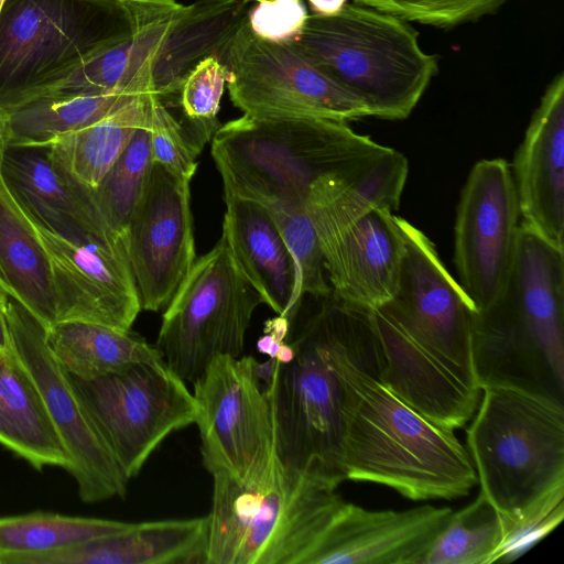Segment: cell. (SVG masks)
<instances>
[{
	"instance_id": "8992f818",
	"label": "cell",
	"mask_w": 564,
	"mask_h": 564,
	"mask_svg": "<svg viewBox=\"0 0 564 564\" xmlns=\"http://www.w3.org/2000/svg\"><path fill=\"white\" fill-rule=\"evenodd\" d=\"M288 43L381 119L408 118L438 72L408 21L355 3L308 15Z\"/></svg>"
},
{
	"instance_id": "d6a6232c",
	"label": "cell",
	"mask_w": 564,
	"mask_h": 564,
	"mask_svg": "<svg viewBox=\"0 0 564 564\" xmlns=\"http://www.w3.org/2000/svg\"><path fill=\"white\" fill-rule=\"evenodd\" d=\"M508 0H354L404 21L453 28L496 13Z\"/></svg>"
},
{
	"instance_id": "f35d334b",
	"label": "cell",
	"mask_w": 564,
	"mask_h": 564,
	"mask_svg": "<svg viewBox=\"0 0 564 564\" xmlns=\"http://www.w3.org/2000/svg\"><path fill=\"white\" fill-rule=\"evenodd\" d=\"M278 360L275 358H270L263 362H259L257 360L254 365V373L257 379L260 381L262 387H268L271 384L274 373L276 370Z\"/></svg>"
},
{
	"instance_id": "4dcf8cb0",
	"label": "cell",
	"mask_w": 564,
	"mask_h": 564,
	"mask_svg": "<svg viewBox=\"0 0 564 564\" xmlns=\"http://www.w3.org/2000/svg\"><path fill=\"white\" fill-rule=\"evenodd\" d=\"M151 162L148 121L135 131L128 147L98 187L90 189L101 216L124 241L128 224Z\"/></svg>"
},
{
	"instance_id": "2e32d148",
	"label": "cell",
	"mask_w": 564,
	"mask_h": 564,
	"mask_svg": "<svg viewBox=\"0 0 564 564\" xmlns=\"http://www.w3.org/2000/svg\"><path fill=\"white\" fill-rule=\"evenodd\" d=\"M30 220L50 260L56 323L131 329L141 306L126 242L69 240Z\"/></svg>"
},
{
	"instance_id": "9a60e30c",
	"label": "cell",
	"mask_w": 564,
	"mask_h": 564,
	"mask_svg": "<svg viewBox=\"0 0 564 564\" xmlns=\"http://www.w3.org/2000/svg\"><path fill=\"white\" fill-rule=\"evenodd\" d=\"M189 183L151 162L126 236L141 310L165 308L196 260Z\"/></svg>"
},
{
	"instance_id": "b9f144b4",
	"label": "cell",
	"mask_w": 564,
	"mask_h": 564,
	"mask_svg": "<svg viewBox=\"0 0 564 564\" xmlns=\"http://www.w3.org/2000/svg\"><path fill=\"white\" fill-rule=\"evenodd\" d=\"M3 3H4V0H0V12H1Z\"/></svg>"
},
{
	"instance_id": "d4e9b609",
	"label": "cell",
	"mask_w": 564,
	"mask_h": 564,
	"mask_svg": "<svg viewBox=\"0 0 564 564\" xmlns=\"http://www.w3.org/2000/svg\"><path fill=\"white\" fill-rule=\"evenodd\" d=\"M0 288L45 328L56 324L51 265L34 227L0 172Z\"/></svg>"
},
{
	"instance_id": "74e56055",
	"label": "cell",
	"mask_w": 564,
	"mask_h": 564,
	"mask_svg": "<svg viewBox=\"0 0 564 564\" xmlns=\"http://www.w3.org/2000/svg\"><path fill=\"white\" fill-rule=\"evenodd\" d=\"M314 14L334 15L341 11L347 0H307Z\"/></svg>"
},
{
	"instance_id": "30bf717a",
	"label": "cell",
	"mask_w": 564,
	"mask_h": 564,
	"mask_svg": "<svg viewBox=\"0 0 564 564\" xmlns=\"http://www.w3.org/2000/svg\"><path fill=\"white\" fill-rule=\"evenodd\" d=\"M473 358L480 389L506 388L564 404V307L533 291H506L474 314Z\"/></svg>"
},
{
	"instance_id": "6da1fadb",
	"label": "cell",
	"mask_w": 564,
	"mask_h": 564,
	"mask_svg": "<svg viewBox=\"0 0 564 564\" xmlns=\"http://www.w3.org/2000/svg\"><path fill=\"white\" fill-rule=\"evenodd\" d=\"M301 303L286 341L294 355L278 362L269 399L275 454L284 468L328 487L343 482L347 360L376 339L370 311L332 293Z\"/></svg>"
},
{
	"instance_id": "ee69618b",
	"label": "cell",
	"mask_w": 564,
	"mask_h": 564,
	"mask_svg": "<svg viewBox=\"0 0 564 564\" xmlns=\"http://www.w3.org/2000/svg\"><path fill=\"white\" fill-rule=\"evenodd\" d=\"M2 354H3V351H2V350H0V356H1Z\"/></svg>"
},
{
	"instance_id": "9c48e42d",
	"label": "cell",
	"mask_w": 564,
	"mask_h": 564,
	"mask_svg": "<svg viewBox=\"0 0 564 564\" xmlns=\"http://www.w3.org/2000/svg\"><path fill=\"white\" fill-rule=\"evenodd\" d=\"M68 377L129 480L171 433L195 423L193 393L162 358L139 361L94 379Z\"/></svg>"
},
{
	"instance_id": "d590c367",
	"label": "cell",
	"mask_w": 564,
	"mask_h": 564,
	"mask_svg": "<svg viewBox=\"0 0 564 564\" xmlns=\"http://www.w3.org/2000/svg\"><path fill=\"white\" fill-rule=\"evenodd\" d=\"M290 322L286 317L276 315L264 323V334L271 335L278 341H284L290 332Z\"/></svg>"
},
{
	"instance_id": "4316f807",
	"label": "cell",
	"mask_w": 564,
	"mask_h": 564,
	"mask_svg": "<svg viewBox=\"0 0 564 564\" xmlns=\"http://www.w3.org/2000/svg\"><path fill=\"white\" fill-rule=\"evenodd\" d=\"M45 338L59 366L80 379H94L139 361L162 358L154 345L131 329L97 323H56L45 328Z\"/></svg>"
},
{
	"instance_id": "1f68e13d",
	"label": "cell",
	"mask_w": 564,
	"mask_h": 564,
	"mask_svg": "<svg viewBox=\"0 0 564 564\" xmlns=\"http://www.w3.org/2000/svg\"><path fill=\"white\" fill-rule=\"evenodd\" d=\"M187 121L188 124H183L166 108L161 98L150 95L151 159L175 177L191 183L197 169V156L219 123L217 120L191 121L187 119Z\"/></svg>"
},
{
	"instance_id": "e575fe53",
	"label": "cell",
	"mask_w": 564,
	"mask_h": 564,
	"mask_svg": "<svg viewBox=\"0 0 564 564\" xmlns=\"http://www.w3.org/2000/svg\"><path fill=\"white\" fill-rule=\"evenodd\" d=\"M308 14L302 0H265L247 12V23L258 37L286 43L304 29Z\"/></svg>"
},
{
	"instance_id": "3957f363",
	"label": "cell",
	"mask_w": 564,
	"mask_h": 564,
	"mask_svg": "<svg viewBox=\"0 0 564 564\" xmlns=\"http://www.w3.org/2000/svg\"><path fill=\"white\" fill-rule=\"evenodd\" d=\"M389 149L346 122L303 117L243 115L219 126L212 141L224 189L261 204L276 226L307 215L317 178L358 170Z\"/></svg>"
},
{
	"instance_id": "e0dca14e",
	"label": "cell",
	"mask_w": 564,
	"mask_h": 564,
	"mask_svg": "<svg viewBox=\"0 0 564 564\" xmlns=\"http://www.w3.org/2000/svg\"><path fill=\"white\" fill-rule=\"evenodd\" d=\"M452 512L431 505L375 511L344 501L305 564H420Z\"/></svg>"
},
{
	"instance_id": "7bdbcfd3",
	"label": "cell",
	"mask_w": 564,
	"mask_h": 564,
	"mask_svg": "<svg viewBox=\"0 0 564 564\" xmlns=\"http://www.w3.org/2000/svg\"><path fill=\"white\" fill-rule=\"evenodd\" d=\"M248 1H256V2H260V1H265V0H248Z\"/></svg>"
},
{
	"instance_id": "4fadbf2b",
	"label": "cell",
	"mask_w": 564,
	"mask_h": 564,
	"mask_svg": "<svg viewBox=\"0 0 564 564\" xmlns=\"http://www.w3.org/2000/svg\"><path fill=\"white\" fill-rule=\"evenodd\" d=\"M12 350L35 381L69 457L67 471L86 503L123 498L129 479L82 405L67 372L52 355L45 327L6 293Z\"/></svg>"
},
{
	"instance_id": "8d00e7d4",
	"label": "cell",
	"mask_w": 564,
	"mask_h": 564,
	"mask_svg": "<svg viewBox=\"0 0 564 564\" xmlns=\"http://www.w3.org/2000/svg\"><path fill=\"white\" fill-rule=\"evenodd\" d=\"M0 350L12 351L11 337L6 315V292L0 288Z\"/></svg>"
},
{
	"instance_id": "ffe728a7",
	"label": "cell",
	"mask_w": 564,
	"mask_h": 564,
	"mask_svg": "<svg viewBox=\"0 0 564 564\" xmlns=\"http://www.w3.org/2000/svg\"><path fill=\"white\" fill-rule=\"evenodd\" d=\"M521 224L564 249V74L546 87L513 160Z\"/></svg>"
},
{
	"instance_id": "7a4b0ae2",
	"label": "cell",
	"mask_w": 564,
	"mask_h": 564,
	"mask_svg": "<svg viewBox=\"0 0 564 564\" xmlns=\"http://www.w3.org/2000/svg\"><path fill=\"white\" fill-rule=\"evenodd\" d=\"M377 338L349 357L341 471L422 501L465 497L478 482L467 448L380 380Z\"/></svg>"
},
{
	"instance_id": "83f0119b",
	"label": "cell",
	"mask_w": 564,
	"mask_h": 564,
	"mask_svg": "<svg viewBox=\"0 0 564 564\" xmlns=\"http://www.w3.org/2000/svg\"><path fill=\"white\" fill-rule=\"evenodd\" d=\"M131 522L31 512L0 518V564H35L40 558L122 532Z\"/></svg>"
},
{
	"instance_id": "5bb4252c",
	"label": "cell",
	"mask_w": 564,
	"mask_h": 564,
	"mask_svg": "<svg viewBox=\"0 0 564 564\" xmlns=\"http://www.w3.org/2000/svg\"><path fill=\"white\" fill-rule=\"evenodd\" d=\"M519 219L511 166L503 159L477 162L460 194L454 243L459 285L475 313L494 306L506 291Z\"/></svg>"
},
{
	"instance_id": "d6986e66",
	"label": "cell",
	"mask_w": 564,
	"mask_h": 564,
	"mask_svg": "<svg viewBox=\"0 0 564 564\" xmlns=\"http://www.w3.org/2000/svg\"><path fill=\"white\" fill-rule=\"evenodd\" d=\"M122 1L129 12L123 36L35 97L152 94L154 67L186 6L176 0Z\"/></svg>"
},
{
	"instance_id": "52a82bcc",
	"label": "cell",
	"mask_w": 564,
	"mask_h": 564,
	"mask_svg": "<svg viewBox=\"0 0 564 564\" xmlns=\"http://www.w3.org/2000/svg\"><path fill=\"white\" fill-rule=\"evenodd\" d=\"M122 0H4L0 12V107L37 96L123 36Z\"/></svg>"
},
{
	"instance_id": "44dd1931",
	"label": "cell",
	"mask_w": 564,
	"mask_h": 564,
	"mask_svg": "<svg viewBox=\"0 0 564 564\" xmlns=\"http://www.w3.org/2000/svg\"><path fill=\"white\" fill-rule=\"evenodd\" d=\"M0 172L14 199L42 227L69 240L124 241L101 216L91 191L61 169L45 145L8 144Z\"/></svg>"
},
{
	"instance_id": "603a6c76",
	"label": "cell",
	"mask_w": 564,
	"mask_h": 564,
	"mask_svg": "<svg viewBox=\"0 0 564 564\" xmlns=\"http://www.w3.org/2000/svg\"><path fill=\"white\" fill-rule=\"evenodd\" d=\"M208 516L132 523L35 564H206Z\"/></svg>"
},
{
	"instance_id": "7402d4cb",
	"label": "cell",
	"mask_w": 564,
	"mask_h": 564,
	"mask_svg": "<svg viewBox=\"0 0 564 564\" xmlns=\"http://www.w3.org/2000/svg\"><path fill=\"white\" fill-rule=\"evenodd\" d=\"M223 234L243 276L263 303L290 324L301 303L296 299L295 261L268 210L259 203L224 189Z\"/></svg>"
},
{
	"instance_id": "f546056e",
	"label": "cell",
	"mask_w": 564,
	"mask_h": 564,
	"mask_svg": "<svg viewBox=\"0 0 564 564\" xmlns=\"http://www.w3.org/2000/svg\"><path fill=\"white\" fill-rule=\"evenodd\" d=\"M506 528L481 491L468 506L452 512L420 564H491Z\"/></svg>"
},
{
	"instance_id": "ba28073f",
	"label": "cell",
	"mask_w": 564,
	"mask_h": 564,
	"mask_svg": "<svg viewBox=\"0 0 564 564\" xmlns=\"http://www.w3.org/2000/svg\"><path fill=\"white\" fill-rule=\"evenodd\" d=\"M260 294L239 271L225 238L195 260L162 316L154 344L167 366L194 382L218 356L240 357Z\"/></svg>"
},
{
	"instance_id": "60d3db41",
	"label": "cell",
	"mask_w": 564,
	"mask_h": 564,
	"mask_svg": "<svg viewBox=\"0 0 564 564\" xmlns=\"http://www.w3.org/2000/svg\"><path fill=\"white\" fill-rule=\"evenodd\" d=\"M282 343L283 341L275 340L271 335L264 334L258 339L257 348L260 352L268 355L270 358H275Z\"/></svg>"
},
{
	"instance_id": "8fae6325",
	"label": "cell",
	"mask_w": 564,
	"mask_h": 564,
	"mask_svg": "<svg viewBox=\"0 0 564 564\" xmlns=\"http://www.w3.org/2000/svg\"><path fill=\"white\" fill-rule=\"evenodd\" d=\"M218 56L228 70L226 87L230 101L243 115L343 122L371 117L360 99L290 43L270 42L254 35L246 18Z\"/></svg>"
},
{
	"instance_id": "ab89813d",
	"label": "cell",
	"mask_w": 564,
	"mask_h": 564,
	"mask_svg": "<svg viewBox=\"0 0 564 564\" xmlns=\"http://www.w3.org/2000/svg\"><path fill=\"white\" fill-rule=\"evenodd\" d=\"M9 112L4 108L0 107V165L3 153L9 144L10 140V122Z\"/></svg>"
},
{
	"instance_id": "277c9868",
	"label": "cell",
	"mask_w": 564,
	"mask_h": 564,
	"mask_svg": "<svg viewBox=\"0 0 564 564\" xmlns=\"http://www.w3.org/2000/svg\"><path fill=\"white\" fill-rule=\"evenodd\" d=\"M206 564H305L344 503L335 488L288 470L213 475Z\"/></svg>"
},
{
	"instance_id": "484cf974",
	"label": "cell",
	"mask_w": 564,
	"mask_h": 564,
	"mask_svg": "<svg viewBox=\"0 0 564 564\" xmlns=\"http://www.w3.org/2000/svg\"><path fill=\"white\" fill-rule=\"evenodd\" d=\"M150 95H138L100 120L44 144L51 159L84 187L97 188L135 131L148 123Z\"/></svg>"
},
{
	"instance_id": "836d02e7",
	"label": "cell",
	"mask_w": 564,
	"mask_h": 564,
	"mask_svg": "<svg viewBox=\"0 0 564 564\" xmlns=\"http://www.w3.org/2000/svg\"><path fill=\"white\" fill-rule=\"evenodd\" d=\"M227 78V67L218 55L212 54L198 62L180 90V104L186 119L217 120Z\"/></svg>"
},
{
	"instance_id": "ac0fdd59",
	"label": "cell",
	"mask_w": 564,
	"mask_h": 564,
	"mask_svg": "<svg viewBox=\"0 0 564 564\" xmlns=\"http://www.w3.org/2000/svg\"><path fill=\"white\" fill-rule=\"evenodd\" d=\"M316 235L335 297L369 311L390 301L404 256L403 235L391 209L373 208Z\"/></svg>"
},
{
	"instance_id": "7c38bea8",
	"label": "cell",
	"mask_w": 564,
	"mask_h": 564,
	"mask_svg": "<svg viewBox=\"0 0 564 564\" xmlns=\"http://www.w3.org/2000/svg\"><path fill=\"white\" fill-rule=\"evenodd\" d=\"M253 356L215 357L193 382L200 454L210 475L247 480L275 459L271 405Z\"/></svg>"
},
{
	"instance_id": "f1b7e54d",
	"label": "cell",
	"mask_w": 564,
	"mask_h": 564,
	"mask_svg": "<svg viewBox=\"0 0 564 564\" xmlns=\"http://www.w3.org/2000/svg\"><path fill=\"white\" fill-rule=\"evenodd\" d=\"M138 95H44L8 110L9 144L44 145L87 127Z\"/></svg>"
},
{
	"instance_id": "cb8c5ba5",
	"label": "cell",
	"mask_w": 564,
	"mask_h": 564,
	"mask_svg": "<svg viewBox=\"0 0 564 564\" xmlns=\"http://www.w3.org/2000/svg\"><path fill=\"white\" fill-rule=\"evenodd\" d=\"M0 444L35 469L69 466L42 394L13 350L0 356Z\"/></svg>"
},
{
	"instance_id": "5b68a950",
	"label": "cell",
	"mask_w": 564,
	"mask_h": 564,
	"mask_svg": "<svg viewBox=\"0 0 564 564\" xmlns=\"http://www.w3.org/2000/svg\"><path fill=\"white\" fill-rule=\"evenodd\" d=\"M481 391L467 451L507 528L564 500V404L513 389Z\"/></svg>"
}]
</instances>
